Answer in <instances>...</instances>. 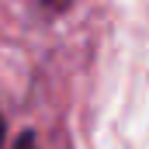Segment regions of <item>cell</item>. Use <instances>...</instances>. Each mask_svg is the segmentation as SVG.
I'll list each match as a JSON object with an SVG mask.
<instances>
[{
    "label": "cell",
    "mask_w": 149,
    "mask_h": 149,
    "mask_svg": "<svg viewBox=\"0 0 149 149\" xmlns=\"http://www.w3.org/2000/svg\"><path fill=\"white\" fill-rule=\"evenodd\" d=\"M70 0H42V7H49V10H63Z\"/></svg>",
    "instance_id": "2"
},
{
    "label": "cell",
    "mask_w": 149,
    "mask_h": 149,
    "mask_svg": "<svg viewBox=\"0 0 149 149\" xmlns=\"http://www.w3.org/2000/svg\"><path fill=\"white\" fill-rule=\"evenodd\" d=\"M14 149H38L35 146V132H21V135L14 139Z\"/></svg>",
    "instance_id": "1"
},
{
    "label": "cell",
    "mask_w": 149,
    "mask_h": 149,
    "mask_svg": "<svg viewBox=\"0 0 149 149\" xmlns=\"http://www.w3.org/2000/svg\"><path fill=\"white\" fill-rule=\"evenodd\" d=\"M3 139H7V121H3V114H0V146H3Z\"/></svg>",
    "instance_id": "3"
}]
</instances>
